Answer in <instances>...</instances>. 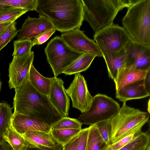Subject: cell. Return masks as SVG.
Masks as SVG:
<instances>
[{
  "label": "cell",
  "mask_w": 150,
  "mask_h": 150,
  "mask_svg": "<svg viewBox=\"0 0 150 150\" xmlns=\"http://www.w3.org/2000/svg\"><path fill=\"white\" fill-rule=\"evenodd\" d=\"M26 150H63V146L57 143L52 147H43L40 148H30Z\"/></svg>",
  "instance_id": "obj_37"
},
{
  "label": "cell",
  "mask_w": 150,
  "mask_h": 150,
  "mask_svg": "<svg viewBox=\"0 0 150 150\" xmlns=\"http://www.w3.org/2000/svg\"><path fill=\"white\" fill-rule=\"evenodd\" d=\"M34 58V53L32 51L21 57H13L8 69V83L10 89L18 88L28 79Z\"/></svg>",
  "instance_id": "obj_10"
},
{
  "label": "cell",
  "mask_w": 150,
  "mask_h": 150,
  "mask_svg": "<svg viewBox=\"0 0 150 150\" xmlns=\"http://www.w3.org/2000/svg\"><path fill=\"white\" fill-rule=\"evenodd\" d=\"M140 132L135 131L117 142L110 144L107 150H119L129 143Z\"/></svg>",
  "instance_id": "obj_32"
},
{
  "label": "cell",
  "mask_w": 150,
  "mask_h": 150,
  "mask_svg": "<svg viewBox=\"0 0 150 150\" xmlns=\"http://www.w3.org/2000/svg\"><path fill=\"white\" fill-rule=\"evenodd\" d=\"M106 64L109 77L114 81L118 74L127 66V58L123 48L116 52L106 51L102 53Z\"/></svg>",
  "instance_id": "obj_16"
},
{
  "label": "cell",
  "mask_w": 150,
  "mask_h": 150,
  "mask_svg": "<svg viewBox=\"0 0 150 150\" xmlns=\"http://www.w3.org/2000/svg\"><path fill=\"white\" fill-rule=\"evenodd\" d=\"M150 136L146 132H140L129 143L119 150H146L150 145Z\"/></svg>",
  "instance_id": "obj_24"
},
{
  "label": "cell",
  "mask_w": 150,
  "mask_h": 150,
  "mask_svg": "<svg viewBox=\"0 0 150 150\" xmlns=\"http://www.w3.org/2000/svg\"><path fill=\"white\" fill-rule=\"evenodd\" d=\"M14 22L10 21L0 23V36Z\"/></svg>",
  "instance_id": "obj_40"
},
{
  "label": "cell",
  "mask_w": 150,
  "mask_h": 150,
  "mask_svg": "<svg viewBox=\"0 0 150 150\" xmlns=\"http://www.w3.org/2000/svg\"><path fill=\"white\" fill-rule=\"evenodd\" d=\"M109 120L99 122L95 125L102 138L109 145L110 144L108 130Z\"/></svg>",
  "instance_id": "obj_33"
},
{
  "label": "cell",
  "mask_w": 150,
  "mask_h": 150,
  "mask_svg": "<svg viewBox=\"0 0 150 150\" xmlns=\"http://www.w3.org/2000/svg\"><path fill=\"white\" fill-rule=\"evenodd\" d=\"M135 0H81L84 21L95 33L113 23L118 12L128 8Z\"/></svg>",
  "instance_id": "obj_3"
},
{
  "label": "cell",
  "mask_w": 150,
  "mask_h": 150,
  "mask_svg": "<svg viewBox=\"0 0 150 150\" xmlns=\"http://www.w3.org/2000/svg\"><path fill=\"white\" fill-rule=\"evenodd\" d=\"M54 27L46 16L39 14L38 18L28 16L21 28L18 30V40H32L38 35L54 28Z\"/></svg>",
  "instance_id": "obj_13"
},
{
  "label": "cell",
  "mask_w": 150,
  "mask_h": 150,
  "mask_svg": "<svg viewBox=\"0 0 150 150\" xmlns=\"http://www.w3.org/2000/svg\"><path fill=\"white\" fill-rule=\"evenodd\" d=\"M82 123L77 119L67 117H63L51 126V129H81Z\"/></svg>",
  "instance_id": "obj_29"
},
{
  "label": "cell",
  "mask_w": 150,
  "mask_h": 150,
  "mask_svg": "<svg viewBox=\"0 0 150 150\" xmlns=\"http://www.w3.org/2000/svg\"><path fill=\"white\" fill-rule=\"evenodd\" d=\"M28 11L22 8L8 6L0 10V23L15 21Z\"/></svg>",
  "instance_id": "obj_27"
},
{
  "label": "cell",
  "mask_w": 150,
  "mask_h": 150,
  "mask_svg": "<svg viewBox=\"0 0 150 150\" xmlns=\"http://www.w3.org/2000/svg\"><path fill=\"white\" fill-rule=\"evenodd\" d=\"M15 91L13 114L32 116L50 126L63 117L51 103L48 96L36 89L28 79Z\"/></svg>",
  "instance_id": "obj_1"
},
{
  "label": "cell",
  "mask_w": 150,
  "mask_h": 150,
  "mask_svg": "<svg viewBox=\"0 0 150 150\" xmlns=\"http://www.w3.org/2000/svg\"><path fill=\"white\" fill-rule=\"evenodd\" d=\"M84 32L80 30H73L62 33L60 37L70 49L76 52L103 57L94 40L88 38Z\"/></svg>",
  "instance_id": "obj_9"
},
{
  "label": "cell",
  "mask_w": 150,
  "mask_h": 150,
  "mask_svg": "<svg viewBox=\"0 0 150 150\" xmlns=\"http://www.w3.org/2000/svg\"><path fill=\"white\" fill-rule=\"evenodd\" d=\"M56 30L54 28L49 31L45 32L36 37L32 41V45L33 47L36 45H40L45 42L54 33Z\"/></svg>",
  "instance_id": "obj_34"
},
{
  "label": "cell",
  "mask_w": 150,
  "mask_h": 150,
  "mask_svg": "<svg viewBox=\"0 0 150 150\" xmlns=\"http://www.w3.org/2000/svg\"><path fill=\"white\" fill-rule=\"evenodd\" d=\"M35 11L47 17L62 33L79 30L84 21L81 0H38Z\"/></svg>",
  "instance_id": "obj_2"
},
{
  "label": "cell",
  "mask_w": 150,
  "mask_h": 150,
  "mask_svg": "<svg viewBox=\"0 0 150 150\" xmlns=\"http://www.w3.org/2000/svg\"><path fill=\"white\" fill-rule=\"evenodd\" d=\"M93 37L102 53L120 51L131 38L123 27L114 23L95 33Z\"/></svg>",
  "instance_id": "obj_8"
},
{
  "label": "cell",
  "mask_w": 150,
  "mask_h": 150,
  "mask_svg": "<svg viewBox=\"0 0 150 150\" xmlns=\"http://www.w3.org/2000/svg\"><path fill=\"white\" fill-rule=\"evenodd\" d=\"M2 137L9 144L13 150H26L30 148L28 143L22 135L11 126L6 129Z\"/></svg>",
  "instance_id": "obj_22"
},
{
  "label": "cell",
  "mask_w": 150,
  "mask_h": 150,
  "mask_svg": "<svg viewBox=\"0 0 150 150\" xmlns=\"http://www.w3.org/2000/svg\"><path fill=\"white\" fill-rule=\"evenodd\" d=\"M122 23L132 39L150 46V0H135L127 8Z\"/></svg>",
  "instance_id": "obj_4"
},
{
  "label": "cell",
  "mask_w": 150,
  "mask_h": 150,
  "mask_svg": "<svg viewBox=\"0 0 150 150\" xmlns=\"http://www.w3.org/2000/svg\"><path fill=\"white\" fill-rule=\"evenodd\" d=\"M150 71L147 73L145 78L143 80L144 85L146 90L150 93Z\"/></svg>",
  "instance_id": "obj_39"
},
{
  "label": "cell",
  "mask_w": 150,
  "mask_h": 150,
  "mask_svg": "<svg viewBox=\"0 0 150 150\" xmlns=\"http://www.w3.org/2000/svg\"><path fill=\"white\" fill-rule=\"evenodd\" d=\"M149 114L131 107L123 102L118 112L109 120L110 144L136 131H141L149 119Z\"/></svg>",
  "instance_id": "obj_5"
},
{
  "label": "cell",
  "mask_w": 150,
  "mask_h": 150,
  "mask_svg": "<svg viewBox=\"0 0 150 150\" xmlns=\"http://www.w3.org/2000/svg\"><path fill=\"white\" fill-rule=\"evenodd\" d=\"M0 150H13L9 144L2 137L0 139Z\"/></svg>",
  "instance_id": "obj_38"
},
{
  "label": "cell",
  "mask_w": 150,
  "mask_h": 150,
  "mask_svg": "<svg viewBox=\"0 0 150 150\" xmlns=\"http://www.w3.org/2000/svg\"><path fill=\"white\" fill-rule=\"evenodd\" d=\"M149 71L150 68L142 70L131 67H126L120 72L114 81L116 91L127 85L144 80Z\"/></svg>",
  "instance_id": "obj_17"
},
{
  "label": "cell",
  "mask_w": 150,
  "mask_h": 150,
  "mask_svg": "<svg viewBox=\"0 0 150 150\" xmlns=\"http://www.w3.org/2000/svg\"><path fill=\"white\" fill-rule=\"evenodd\" d=\"M124 49L127 67L142 70L150 68V46L139 44L130 38Z\"/></svg>",
  "instance_id": "obj_12"
},
{
  "label": "cell",
  "mask_w": 150,
  "mask_h": 150,
  "mask_svg": "<svg viewBox=\"0 0 150 150\" xmlns=\"http://www.w3.org/2000/svg\"><path fill=\"white\" fill-rule=\"evenodd\" d=\"M66 91L71 99L72 107L83 113L88 110L93 97L89 92L86 81L82 74H75L74 79Z\"/></svg>",
  "instance_id": "obj_11"
},
{
  "label": "cell",
  "mask_w": 150,
  "mask_h": 150,
  "mask_svg": "<svg viewBox=\"0 0 150 150\" xmlns=\"http://www.w3.org/2000/svg\"><path fill=\"white\" fill-rule=\"evenodd\" d=\"M143 80L129 84L116 91V98L123 103L129 100L142 99L149 96L150 93L145 88Z\"/></svg>",
  "instance_id": "obj_18"
},
{
  "label": "cell",
  "mask_w": 150,
  "mask_h": 150,
  "mask_svg": "<svg viewBox=\"0 0 150 150\" xmlns=\"http://www.w3.org/2000/svg\"><path fill=\"white\" fill-rule=\"evenodd\" d=\"M86 150H87V146H86Z\"/></svg>",
  "instance_id": "obj_44"
},
{
  "label": "cell",
  "mask_w": 150,
  "mask_h": 150,
  "mask_svg": "<svg viewBox=\"0 0 150 150\" xmlns=\"http://www.w3.org/2000/svg\"><path fill=\"white\" fill-rule=\"evenodd\" d=\"M21 135L28 143L30 148L52 147L57 144L50 132L31 130L27 131Z\"/></svg>",
  "instance_id": "obj_19"
},
{
  "label": "cell",
  "mask_w": 150,
  "mask_h": 150,
  "mask_svg": "<svg viewBox=\"0 0 150 150\" xmlns=\"http://www.w3.org/2000/svg\"><path fill=\"white\" fill-rule=\"evenodd\" d=\"M44 50L47 61L55 77L83 54L72 50L57 36L51 40Z\"/></svg>",
  "instance_id": "obj_6"
},
{
  "label": "cell",
  "mask_w": 150,
  "mask_h": 150,
  "mask_svg": "<svg viewBox=\"0 0 150 150\" xmlns=\"http://www.w3.org/2000/svg\"></svg>",
  "instance_id": "obj_45"
},
{
  "label": "cell",
  "mask_w": 150,
  "mask_h": 150,
  "mask_svg": "<svg viewBox=\"0 0 150 150\" xmlns=\"http://www.w3.org/2000/svg\"><path fill=\"white\" fill-rule=\"evenodd\" d=\"M120 108L119 103L111 97L98 93L93 97L88 110L77 119L82 124L93 125L109 120L117 114Z\"/></svg>",
  "instance_id": "obj_7"
},
{
  "label": "cell",
  "mask_w": 150,
  "mask_h": 150,
  "mask_svg": "<svg viewBox=\"0 0 150 150\" xmlns=\"http://www.w3.org/2000/svg\"><path fill=\"white\" fill-rule=\"evenodd\" d=\"M2 82L1 81V78H0V92L1 89V88L2 86Z\"/></svg>",
  "instance_id": "obj_42"
},
{
  "label": "cell",
  "mask_w": 150,
  "mask_h": 150,
  "mask_svg": "<svg viewBox=\"0 0 150 150\" xmlns=\"http://www.w3.org/2000/svg\"><path fill=\"white\" fill-rule=\"evenodd\" d=\"M146 150H150V145L148 146Z\"/></svg>",
  "instance_id": "obj_43"
},
{
  "label": "cell",
  "mask_w": 150,
  "mask_h": 150,
  "mask_svg": "<svg viewBox=\"0 0 150 150\" xmlns=\"http://www.w3.org/2000/svg\"><path fill=\"white\" fill-rule=\"evenodd\" d=\"M13 57H20L30 53L33 46L32 41L17 40L13 41Z\"/></svg>",
  "instance_id": "obj_30"
},
{
  "label": "cell",
  "mask_w": 150,
  "mask_h": 150,
  "mask_svg": "<svg viewBox=\"0 0 150 150\" xmlns=\"http://www.w3.org/2000/svg\"><path fill=\"white\" fill-rule=\"evenodd\" d=\"M53 78L44 76L36 70L33 63L32 64L28 80L32 86L40 93L48 96Z\"/></svg>",
  "instance_id": "obj_20"
},
{
  "label": "cell",
  "mask_w": 150,
  "mask_h": 150,
  "mask_svg": "<svg viewBox=\"0 0 150 150\" xmlns=\"http://www.w3.org/2000/svg\"><path fill=\"white\" fill-rule=\"evenodd\" d=\"M11 126L21 135L29 131H39L49 133L51 130V126L43 120L19 114L13 113Z\"/></svg>",
  "instance_id": "obj_15"
},
{
  "label": "cell",
  "mask_w": 150,
  "mask_h": 150,
  "mask_svg": "<svg viewBox=\"0 0 150 150\" xmlns=\"http://www.w3.org/2000/svg\"><path fill=\"white\" fill-rule=\"evenodd\" d=\"M0 5L23 9L27 11H35L38 0H0Z\"/></svg>",
  "instance_id": "obj_28"
},
{
  "label": "cell",
  "mask_w": 150,
  "mask_h": 150,
  "mask_svg": "<svg viewBox=\"0 0 150 150\" xmlns=\"http://www.w3.org/2000/svg\"><path fill=\"white\" fill-rule=\"evenodd\" d=\"M79 134L64 145L63 150H76L79 140Z\"/></svg>",
  "instance_id": "obj_36"
},
{
  "label": "cell",
  "mask_w": 150,
  "mask_h": 150,
  "mask_svg": "<svg viewBox=\"0 0 150 150\" xmlns=\"http://www.w3.org/2000/svg\"><path fill=\"white\" fill-rule=\"evenodd\" d=\"M48 97L56 109L63 117L69 115L70 99L64 85V82L61 78L53 77Z\"/></svg>",
  "instance_id": "obj_14"
},
{
  "label": "cell",
  "mask_w": 150,
  "mask_h": 150,
  "mask_svg": "<svg viewBox=\"0 0 150 150\" xmlns=\"http://www.w3.org/2000/svg\"><path fill=\"white\" fill-rule=\"evenodd\" d=\"M12 109L7 103H0V139L6 129L11 126V120L13 115Z\"/></svg>",
  "instance_id": "obj_26"
},
{
  "label": "cell",
  "mask_w": 150,
  "mask_h": 150,
  "mask_svg": "<svg viewBox=\"0 0 150 150\" xmlns=\"http://www.w3.org/2000/svg\"><path fill=\"white\" fill-rule=\"evenodd\" d=\"M18 33L16 22L14 21L0 36V51L17 35Z\"/></svg>",
  "instance_id": "obj_31"
},
{
  "label": "cell",
  "mask_w": 150,
  "mask_h": 150,
  "mask_svg": "<svg viewBox=\"0 0 150 150\" xmlns=\"http://www.w3.org/2000/svg\"><path fill=\"white\" fill-rule=\"evenodd\" d=\"M96 56L88 54H83L75 60L63 71L66 75L75 74L88 69Z\"/></svg>",
  "instance_id": "obj_21"
},
{
  "label": "cell",
  "mask_w": 150,
  "mask_h": 150,
  "mask_svg": "<svg viewBox=\"0 0 150 150\" xmlns=\"http://www.w3.org/2000/svg\"><path fill=\"white\" fill-rule=\"evenodd\" d=\"M82 129H51L50 133L57 143L63 146L78 135Z\"/></svg>",
  "instance_id": "obj_25"
},
{
  "label": "cell",
  "mask_w": 150,
  "mask_h": 150,
  "mask_svg": "<svg viewBox=\"0 0 150 150\" xmlns=\"http://www.w3.org/2000/svg\"><path fill=\"white\" fill-rule=\"evenodd\" d=\"M8 6H6V5H0V10H1V9H4L5 8H6Z\"/></svg>",
  "instance_id": "obj_41"
},
{
  "label": "cell",
  "mask_w": 150,
  "mask_h": 150,
  "mask_svg": "<svg viewBox=\"0 0 150 150\" xmlns=\"http://www.w3.org/2000/svg\"><path fill=\"white\" fill-rule=\"evenodd\" d=\"M88 131V127L82 129L79 134V140L76 150H86Z\"/></svg>",
  "instance_id": "obj_35"
},
{
  "label": "cell",
  "mask_w": 150,
  "mask_h": 150,
  "mask_svg": "<svg viewBox=\"0 0 150 150\" xmlns=\"http://www.w3.org/2000/svg\"><path fill=\"white\" fill-rule=\"evenodd\" d=\"M87 141V150H107L109 145L104 141L95 124L89 126Z\"/></svg>",
  "instance_id": "obj_23"
}]
</instances>
